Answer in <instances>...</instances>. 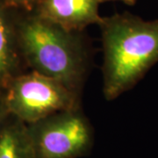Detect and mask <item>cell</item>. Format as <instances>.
<instances>
[{"label": "cell", "instance_id": "1", "mask_svg": "<svg viewBox=\"0 0 158 158\" xmlns=\"http://www.w3.org/2000/svg\"><path fill=\"white\" fill-rule=\"evenodd\" d=\"M103 94L108 101L132 89L158 62V19L128 12L102 18Z\"/></svg>", "mask_w": 158, "mask_h": 158}, {"label": "cell", "instance_id": "2", "mask_svg": "<svg viewBox=\"0 0 158 158\" xmlns=\"http://www.w3.org/2000/svg\"><path fill=\"white\" fill-rule=\"evenodd\" d=\"M17 37L24 62L32 71L81 95L91 56L80 33L67 31L34 13L19 25Z\"/></svg>", "mask_w": 158, "mask_h": 158}, {"label": "cell", "instance_id": "3", "mask_svg": "<svg viewBox=\"0 0 158 158\" xmlns=\"http://www.w3.org/2000/svg\"><path fill=\"white\" fill-rule=\"evenodd\" d=\"M80 94L32 70L16 76L4 89L6 112L27 125L54 113L80 108Z\"/></svg>", "mask_w": 158, "mask_h": 158}, {"label": "cell", "instance_id": "4", "mask_svg": "<svg viewBox=\"0 0 158 158\" xmlns=\"http://www.w3.org/2000/svg\"><path fill=\"white\" fill-rule=\"evenodd\" d=\"M27 128L35 158H80L93 147V128L81 107L54 113Z\"/></svg>", "mask_w": 158, "mask_h": 158}, {"label": "cell", "instance_id": "5", "mask_svg": "<svg viewBox=\"0 0 158 158\" xmlns=\"http://www.w3.org/2000/svg\"><path fill=\"white\" fill-rule=\"evenodd\" d=\"M99 4L98 0H41L34 13L67 31L81 33L100 23Z\"/></svg>", "mask_w": 158, "mask_h": 158}, {"label": "cell", "instance_id": "6", "mask_svg": "<svg viewBox=\"0 0 158 158\" xmlns=\"http://www.w3.org/2000/svg\"><path fill=\"white\" fill-rule=\"evenodd\" d=\"M0 158H35L27 125L6 110L0 118Z\"/></svg>", "mask_w": 158, "mask_h": 158}, {"label": "cell", "instance_id": "7", "mask_svg": "<svg viewBox=\"0 0 158 158\" xmlns=\"http://www.w3.org/2000/svg\"><path fill=\"white\" fill-rule=\"evenodd\" d=\"M22 62L17 29L11 27L0 6V90H4L11 79L23 73L20 71Z\"/></svg>", "mask_w": 158, "mask_h": 158}, {"label": "cell", "instance_id": "8", "mask_svg": "<svg viewBox=\"0 0 158 158\" xmlns=\"http://www.w3.org/2000/svg\"><path fill=\"white\" fill-rule=\"evenodd\" d=\"M41 0H6V3L8 6H15V7H23L27 9H33L38 6Z\"/></svg>", "mask_w": 158, "mask_h": 158}, {"label": "cell", "instance_id": "9", "mask_svg": "<svg viewBox=\"0 0 158 158\" xmlns=\"http://www.w3.org/2000/svg\"><path fill=\"white\" fill-rule=\"evenodd\" d=\"M5 113L4 107V90H0V118Z\"/></svg>", "mask_w": 158, "mask_h": 158}, {"label": "cell", "instance_id": "10", "mask_svg": "<svg viewBox=\"0 0 158 158\" xmlns=\"http://www.w3.org/2000/svg\"><path fill=\"white\" fill-rule=\"evenodd\" d=\"M100 3H103V2H108V1H121L125 4L128 5V6H134L136 3L137 0H98Z\"/></svg>", "mask_w": 158, "mask_h": 158}]
</instances>
